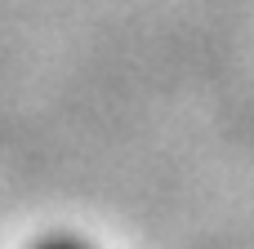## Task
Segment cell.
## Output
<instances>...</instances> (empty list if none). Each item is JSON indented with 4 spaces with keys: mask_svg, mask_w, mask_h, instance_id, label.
I'll use <instances>...</instances> for the list:
<instances>
[{
    "mask_svg": "<svg viewBox=\"0 0 254 249\" xmlns=\"http://www.w3.org/2000/svg\"><path fill=\"white\" fill-rule=\"evenodd\" d=\"M49 249H76V245H49Z\"/></svg>",
    "mask_w": 254,
    "mask_h": 249,
    "instance_id": "1",
    "label": "cell"
}]
</instances>
